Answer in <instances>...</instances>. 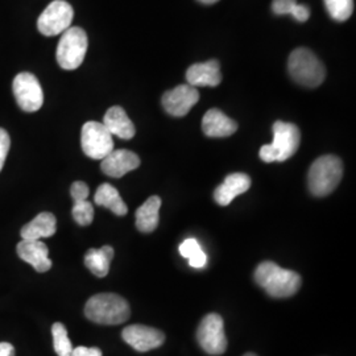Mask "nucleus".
<instances>
[{
	"label": "nucleus",
	"mask_w": 356,
	"mask_h": 356,
	"mask_svg": "<svg viewBox=\"0 0 356 356\" xmlns=\"http://www.w3.org/2000/svg\"><path fill=\"white\" fill-rule=\"evenodd\" d=\"M327 13L337 22H346L354 13V0H323Z\"/></svg>",
	"instance_id": "26"
},
{
	"label": "nucleus",
	"mask_w": 356,
	"mask_h": 356,
	"mask_svg": "<svg viewBox=\"0 0 356 356\" xmlns=\"http://www.w3.org/2000/svg\"><path fill=\"white\" fill-rule=\"evenodd\" d=\"M179 252L189 260L193 268H204L206 266V254H204L200 243L195 239H186L179 245Z\"/></svg>",
	"instance_id": "24"
},
{
	"label": "nucleus",
	"mask_w": 356,
	"mask_h": 356,
	"mask_svg": "<svg viewBox=\"0 0 356 356\" xmlns=\"http://www.w3.org/2000/svg\"><path fill=\"white\" fill-rule=\"evenodd\" d=\"M272 11L275 15H292L297 22L301 23L310 17V8L305 4H298L297 0H273Z\"/></svg>",
	"instance_id": "23"
},
{
	"label": "nucleus",
	"mask_w": 356,
	"mask_h": 356,
	"mask_svg": "<svg viewBox=\"0 0 356 356\" xmlns=\"http://www.w3.org/2000/svg\"><path fill=\"white\" fill-rule=\"evenodd\" d=\"M288 72L296 83L309 89L321 86L326 76V69L321 60L306 48H297L291 53Z\"/></svg>",
	"instance_id": "5"
},
{
	"label": "nucleus",
	"mask_w": 356,
	"mask_h": 356,
	"mask_svg": "<svg viewBox=\"0 0 356 356\" xmlns=\"http://www.w3.org/2000/svg\"><path fill=\"white\" fill-rule=\"evenodd\" d=\"M251 188V178L245 173H232L214 191V200L220 206H229L238 195Z\"/></svg>",
	"instance_id": "16"
},
{
	"label": "nucleus",
	"mask_w": 356,
	"mask_h": 356,
	"mask_svg": "<svg viewBox=\"0 0 356 356\" xmlns=\"http://www.w3.org/2000/svg\"><path fill=\"white\" fill-rule=\"evenodd\" d=\"M343 177V163L334 154L318 157L309 169L307 186L314 197H326L337 189Z\"/></svg>",
	"instance_id": "3"
},
{
	"label": "nucleus",
	"mask_w": 356,
	"mask_h": 356,
	"mask_svg": "<svg viewBox=\"0 0 356 356\" xmlns=\"http://www.w3.org/2000/svg\"><path fill=\"white\" fill-rule=\"evenodd\" d=\"M160 207L161 198L157 195L149 197L136 210V227L144 234H149L157 229L160 222Z\"/></svg>",
	"instance_id": "20"
},
{
	"label": "nucleus",
	"mask_w": 356,
	"mask_h": 356,
	"mask_svg": "<svg viewBox=\"0 0 356 356\" xmlns=\"http://www.w3.org/2000/svg\"><path fill=\"white\" fill-rule=\"evenodd\" d=\"M13 94L19 107L26 113H36L44 103V92L32 73H20L13 79Z\"/></svg>",
	"instance_id": "10"
},
{
	"label": "nucleus",
	"mask_w": 356,
	"mask_h": 356,
	"mask_svg": "<svg viewBox=\"0 0 356 356\" xmlns=\"http://www.w3.org/2000/svg\"><path fill=\"white\" fill-rule=\"evenodd\" d=\"M202 131L209 138H229L238 131V123L218 108H211L202 119Z\"/></svg>",
	"instance_id": "17"
},
{
	"label": "nucleus",
	"mask_w": 356,
	"mask_h": 356,
	"mask_svg": "<svg viewBox=\"0 0 356 356\" xmlns=\"http://www.w3.org/2000/svg\"><path fill=\"white\" fill-rule=\"evenodd\" d=\"M85 314L91 322L99 325H120L129 318L131 309L122 296L101 293L92 296L88 301Z\"/></svg>",
	"instance_id": "2"
},
{
	"label": "nucleus",
	"mask_w": 356,
	"mask_h": 356,
	"mask_svg": "<svg viewBox=\"0 0 356 356\" xmlns=\"http://www.w3.org/2000/svg\"><path fill=\"white\" fill-rule=\"evenodd\" d=\"M94 202L98 206L110 209L115 216H123L128 213L127 204L122 200L119 191L110 184H102L94 195Z\"/></svg>",
	"instance_id": "22"
},
{
	"label": "nucleus",
	"mask_w": 356,
	"mask_h": 356,
	"mask_svg": "<svg viewBox=\"0 0 356 356\" xmlns=\"http://www.w3.org/2000/svg\"><path fill=\"white\" fill-rule=\"evenodd\" d=\"M188 85L193 88H216L222 82L220 65L216 60L191 65L186 72Z\"/></svg>",
	"instance_id": "15"
},
{
	"label": "nucleus",
	"mask_w": 356,
	"mask_h": 356,
	"mask_svg": "<svg viewBox=\"0 0 356 356\" xmlns=\"http://www.w3.org/2000/svg\"><path fill=\"white\" fill-rule=\"evenodd\" d=\"M122 338L126 343L139 353L151 351L165 342V335L161 331L144 325L128 326L122 332Z\"/></svg>",
	"instance_id": "12"
},
{
	"label": "nucleus",
	"mask_w": 356,
	"mask_h": 356,
	"mask_svg": "<svg viewBox=\"0 0 356 356\" xmlns=\"http://www.w3.org/2000/svg\"><path fill=\"white\" fill-rule=\"evenodd\" d=\"M0 356H15V347L8 342L0 343Z\"/></svg>",
	"instance_id": "31"
},
{
	"label": "nucleus",
	"mask_w": 356,
	"mask_h": 356,
	"mask_svg": "<svg viewBox=\"0 0 356 356\" xmlns=\"http://www.w3.org/2000/svg\"><path fill=\"white\" fill-rule=\"evenodd\" d=\"M198 1H201L204 4H214V3H218L219 0H198Z\"/></svg>",
	"instance_id": "32"
},
{
	"label": "nucleus",
	"mask_w": 356,
	"mask_h": 356,
	"mask_svg": "<svg viewBox=\"0 0 356 356\" xmlns=\"http://www.w3.org/2000/svg\"><path fill=\"white\" fill-rule=\"evenodd\" d=\"M10 148H11L10 135H8V132L6 129L0 128V172H1V169L4 166L7 154L10 152Z\"/></svg>",
	"instance_id": "29"
},
{
	"label": "nucleus",
	"mask_w": 356,
	"mask_h": 356,
	"mask_svg": "<svg viewBox=\"0 0 356 356\" xmlns=\"http://www.w3.org/2000/svg\"><path fill=\"white\" fill-rule=\"evenodd\" d=\"M51 335H53V344H54V351L58 356H70L73 351V344L70 342L67 337V330L65 325L56 322L51 326Z\"/></svg>",
	"instance_id": "25"
},
{
	"label": "nucleus",
	"mask_w": 356,
	"mask_h": 356,
	"mask_svg": "<svg viewBox=\"0 0 356 356\" xmlns=\"http://www.w3.org/2000/svg\"><path fill=\"white\" fill-rule=\"evenodd\" d=\"M114 248L103 245L102 248H91L85 254V266L97 277H104L110 272V264L114 259Z\"/></svg>",
	"instance_id": "21"
},
{
	"label": "nucleus",
	"mask_w": 356,
	"mask_h": 356,
	"mask_svg": "<svg viewBox=\"0 0 356 356\" xmlns=\"http://www.w3.org/2000/svg\"><path fill=\"white\" fill-rule=\"evenodd\" d=\"M243 356H257L256 354H254V353H247V354H244Z\"/></svg>",
	"instance_id": "33"
},
{
	"label": "nucleus",
	"mask_w": 356,
	"mask_h": 356,
	"mask_svg": "<svg viewBox=\"0 0 356 356\" xmlns=\"http://www.w3.org/2000/svg\"><path fill=\"white\" fill-rule=\"evenodd\" d=\"M272 144L263 145L259 156L264 163H282L291 159L300 148L301 132L293 123L277 120L273 124Z\"/></svg>",
	"instance_id": "4"
},
{
	"label": "nucleus",
	"mask_w": 356,
	"mask_h": 356,
	"mask_svg": "<svg viewBox=\"0 0 356 356\" xmlns=\"http://www.w3.org/2000/svg\"><path fill=\"white\" fill-rule=\"evenodd\" d=\"M89 47L88 35L79 26H70L63 33L57 47V63L64 70H76L86 56Z\"/></svg>",
	"instance_id": "6"
},
{
	"label": "nucleus",
	"mask_w": 356,
	"mask_h": 356,
	"mask_svg": "<svg viewBox=\"0 0 356 356\" xmlns=\"http://www.w3.org/2000/svg\"><path fill=\"white\" fill-rule=\"evenodd\" d=\"M103 126L108 129L113 136H118L123 140L132 139L136 134V128L132 120L128 118L127 113L120 106L108 108L103 119Z\"/></svg>",
	"instance_id": "18"
},
{
	"label": "nucleus",
	"mask_w": 356,
	"mask_h": 356,
	"mask_svg": "<svg viewBox=\"0 0 356 356\" xmlns=\"http://www.w3.org/2000/svg\"><path fill=\"white\" fill-rule=\"evenodd\" d=\"M74 17L73 7L65 0H54L40 15L38 28L44 36H57L72 26Z\"/></svg>",
	"instance_id": "9"
},
{
	"label": "nucleus",
	"mask_w": 356,
	"mask_h": 356,
	"mask_svg": "<svg viewBox=\"0 0 356 356\" xmlns=\"http://www.w3.org/2000/svg\"><path fill=\"white\" fill-rule=\"evenodd\" d=\"M81 145L83 153L92 160H103L114 151L113 135L98 122H88L81 132Z\"/></svg>",
	"instance_id": "8"
},
{
	"label": "nucleus",
	"mask_w": 356,
	"mask_h": 356,
	"mask_svg": "<svg viewBox=\"0 0 356 356\" xmlns=\"http://www.w3.org/2000/svg\"><path fill=\"white\" fill-rule=\"evenodd\" d=\"M17 254L22 260L31 264L40 273H45L51 268V260L49 259V250L42 241H26L17 244Z\"/></svg>",
	"instance_id": "14"
},
{
	"label": "nucleus",
	"mask_w": 356,
	"mask_h": 356,
	"mask_svg": "<svg viewBox=\"0 0 356 356\" xmlns=\"http://www.w3.org/2000/svg\"><path fill=\"white\" fill-rule=\"evenodd\" d=\"M254 281L273 298L292 297L301 288V276L273 261H263L254 269Z\"/></svg>",
	"instance_id": "1"
},
{
	"label": "nucleus",
	"mask_w": 356,
	"mask_h": 356,
	"mask_svg": "<svg viewBox=\"0 0 356 356\" xmlns=\"http://www.w3.org/2000/svg\"><path fill=\"white\" fill-rule=\"evenodd\" d=\"M70 194H72V198L74 202L86 201L90 194L89 186L82 181H76L70 188Z\"/></svg>",
	"instance_id": "28"
},
{
	"label": "nucleus",
	"mask_w": 356,
	"mask_h": 356,
	"mask_svg": "<svg viewBox=\"0 0 356 356\" xmlns=\"http://www.w3.org/2000/svg\"><path fill=\"white\" fill-rule=\"evenodd\" d=\"M57 231V220L51 213H40L33 220L26 223L20 231L22 239L26 241H42L51 238Z\"/></svg>",
	"instance_id": "19"
},
{
	"label": "nucleus",
	"mask_w": 356,
	"mask_h": 356,
	"mask_svg": "<svg viewBox=\"0 0 356 356\" xmlns=\"http://www.w3.org/2000/svg\"><path fill=\"white\" fill-rule=\"evenodd\" d=\"M140 166V157L128 149H114L101 163L103 173L108 177L120 178Z\"/></svg>",
	"instance_id": "13"
},
{
	"label": "nucleus",
	"mask_w": 356,
	"mask_h": 356,
	"mask_svg": "<svg viewBox=\"0 0 356 356\" xmlns=\"http://www.w3.org/2000/svg\"><path fill=\"white\" fill-rule=\"evenodd\" d=\"M70 356H102V351L98 347L79 346L76 348H73Z\"/></svg>",
	"instance_id": "30"
},
{
	"label": "nucleus",
	"mask_w": 356,
	"mask_h": 356,
	"mask_svg": "<svg viewBox=\"0 0 356 356\" xmlns=\"http://www.w3.org/2000/svg\"><path fill=\"white\" fill-rule=\"evenodd\" d=\"M197 341L209 355H222L227 350L223 319L216 313L207 314L197 329Z\"/></svg>",
	"instance_id": "7"
},
{
	"label": "nucleus",
	"mask_w": 356,
	"mask_h": 356,
	"mask_svg": "<svg viewBox=\"0 0 356 356\" xmlns=\"http://www.w3.org/2000/svg\"><path fill=\"white\" fill-rule=\"evenodd\" d=\"M73 218L79 226H89L94 220V206L89 201H78L73 206Z\"/></svg>",
	"instance_id": "27"
},
{
	"label": "nucleus",
	"mask_w": 356,
	"mask_h": 356,
	"mask_svg": "<svg viewBox=\"0 0 356 356\" xmlns=\"http://www.w3.org/2000/svg\"><path fill=\"white\" fill-rule=\"evenodd\" d=\"M200 101V92L188 83L179 85L175 89L166 91L163 95V107L166 113L176 118H182L191 111Z\"/></svg>",
	"instance_id": "11"
}]
</instances>
